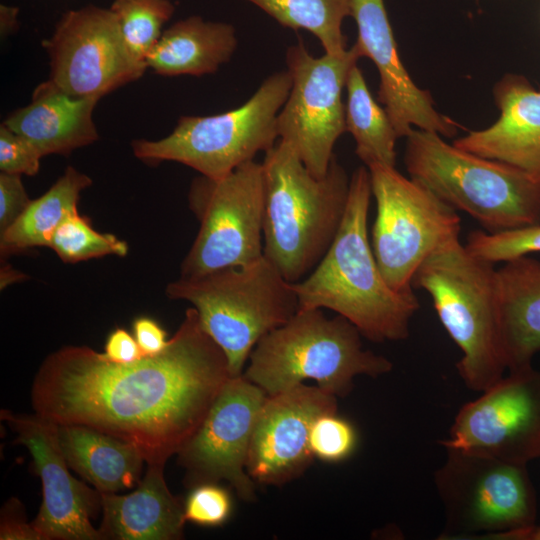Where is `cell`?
Wrapping results in <instances>:
<instances>
[{
	"label": "cell",
	"mask_w": 540,
	"mask_h": 540,
	"mask_svg": "<svg viewBox=\"0 0 540 540\" xmlns=\"http://www.w3.org/2000/svg\"><path fill=\"white\" fill-rule=\"evenodd\" d=\"M360 331L346 318H329L323 309H298L282 326L262 337L252 350L245 378L275 395L311 379L321 389L344 397L356 376L379 377L392 362L363 348Z\"/></svg>",
	"instance_id": "5"
},
{
	"label": "cell",
	"mask_w": 540,
	"mask_h": 540,
	"mask_svg": "<svg viewBox=\"0 0 540 540\" xmlns=\"http://www.w3.org/2000/svg\"><path fill=\"white\" fill-rule=\"evenodd\" d=\"M18 8L14 6L0 5V32L2 37H6L17 28Z\"/></svg>",
	"instance_id": "38"
},
{
	"label": "cell",
	"mask_w": 540,
	"mask_h": 540,
	"mask_svg": "<svg viewBox=\"0 0 540 540\" xmlns=\"http://www.w3.org/2000/svg\"><path fill=\"white\" fill-rule=\"evenodd\" d=\"M350 7L358 30L353 46L360 58H369L377 68L378 100L399 138H406L413 126L442 137L455 136L460 126L436 110L429 91L419 88L402 64L384 0H350Z\"/></svg>",
	"instance_id": "18"
},
{
	"label": "cell",
	"mask_w": 540,
	"mask_h": 540,
	"mask_svg": "<svg viewBox=\"0 0 540 540\" xmlns=\"http://www.w3.org/2000/svg\"><path fill=\"white\" fill-rule=\"evenodd\" d=\"M346 131L354 138L355 153L366 167L396 164L395 144L399 138L386 110L370 93L362 71L355 64L346 81Z\"/></svg>",
	"instance_id": "26"
},
{
	"label": "cell",
	"mask_w": 540,
	"mask_h": 540,
	"mask_svg": "<svg viewBox=\"0 0 540 540\" xmlns=\"http://www.w3.org/2000/svg\"><path fill=\"white\" fill-rule=\"evenodd\" d=\"M109 9L131 54L146 63L175 6L170 0H113Z\"/></svg>",
	"instance_id": "28"
},
{
	"label": "cell",
	"mask_w": 540,
	"mask_h": 540,
	"mask_svg": "<svg viewBox=\"0 0 540 540\" xmlns=\"http://www.w3.org/2000/svg\"><path fill=\"white\" fill-rule=\"evenodd\" d=\"M99 100L70 95L48 79L35 88L30 103L3 124L31 141L43 156L68 155L98 140L93 112Z\"/></svg>",
	"instance_id": "21"
},
{
	"label": "cell",
	"mask_w": 540,
	"mask_h": 540,
	"mask_svg": "<svg viewBox=\"0 0 540 540\" xmlns=\"http://www.w3.org/2000/svg\"><path fill=\"white\" fill-rule=\"evenodd\" d=\"M466 248L476 257L492 264L540 252V224L489 233L484 230L471 231Z\"/></svg>",
	"instance_id": "30"
},
{
	"label": "cell",
	"mask_w": 540,
	"mask_h": 540,
	"mask_svg": "<svg viewBox=\"0 0 540 540\" xmlns=\"http://www.w3.org/2000/svg\"><path fill=\"white\" fill-rule=\"evenodd\" d=\"M29 198L21 176L0 173V232L7 229L27 208Z\"/></svg>",
	"instance_id": "34"
},
{
	"label": "cell",
	"mask_w": 540,
	"mask_h": 540,
	"mask_svg": "<svg viewBox=\"0 0 540 540\" xmlns=\"http://www.w3.org/2000/svg\"><path fill=\"white\" fill-rule=\"evenodd\" d=\"M359 58L354 46L321 57L312 56L301 42L287 49L292 84L277 116L278 136L316 177L327 173L335 143L346 132L342 91Z\"/></svg>",
	"instance_id": "12"
},
{
	"label": "cell",
	"mask_w": 540,
	"mask_h": 540,
	"mask_svg": "<svg viewBox=\"0 0 540 540\" xmlns=\"http://www.w3.org/2000/svg\"><path fill=\"white\" fill-rule=\"evenodd\" d=\"M132 329L133 335L144 355H157L168 345L167 332L151 317L140 316L135 318Z\"/></svg>",
	"instance_id": "36"
},
{
	"label": "cell",
	"mask_w": 540,
	"mask_h": 540,
	"mask_svg": "<svg viewBox=\"0 0 540 540\" xmlns=\"http://www.w3.org/2000/svg\"><path fill=\"white\" fill-rule=\"evenodd\" d=\"M1 540H41L32 522L28 523L23 504L11 497L2 507L0 517Z\"/></svg>",
	"instance_id": "35"
},
{
	"label": "cell",
	"mask_w": 540,
	"mask_h": 540,
	"mask_svg": "<svg viewBox=\"0 0 540 540\" xmlns=\"http://www.w3.org/2000/svg\"><path fill=\"white\" fill-rule=\"evenodd\" d=\"M370 172L376 218L371 246L389 286L413 292L412 279L422 262L448 240L459 237L456 210L394 166L375 164Z\"/></svg>",
	"instance_id": "11"
},
{
	"label": "cell",
	"mask_w": 540,
	"mask_h": 540,
	"mask_svg": "<svg viewBox=\"0 0 540 540\" xmlns=\"http://www.w3.org/2000/svg\"><path fill=\"white\" fill-rule=\"evenodd\" d=\"M499 118L486 129L471 131L453 144L497 160L540 183V91L519 74H505L493 87Z\"/></svg>",
	"instance_id": "19"
},
{
	"label": "cell",
	"mask_w": 540,
	"mask_h": 540,
	"mask_svg": "<svg viewBox=\"0 0 540 540\" xmlns=\"http://www.w3.org/2000/svg\"><path fill=\"white\" fill-rule=\"evenodd\" d=\"M148 469L131 493L101 494L103 540H177L183 537L184 502L165 481L166 460L147 463Z\"/></svg>",
	"instance_id": "20"
},
{
	"label": "cell",
	"mask_w": 540,
	"mask_h": 540,
	"mask_svg": "<svg viewBox=\"0 0 540 540\" xmlns=\"http://www.w3.org/2000/svg\"><path fill=\"white\" fill-rule=\"evenodd\" d=\"M229 377L223 350L191 307L157 355L120 364L88 346L51 353L34 377L31 404L56 424L86 425L135 444L147 463L167 461Z\"/></svg>",
	"instance_id": "1"
},
{
	"label": "cell",
	"mask_w": 540,
	"mask_h": 540,
	"mask_svg": "<svg viewBox=\"0 0 540 540\" xmlns=\"http://www.w3.org/2000/svg\"><path fill=\"white\" fill-rule=\"evenodd\" d=\"M43 46L50 60L48 79L73 96L101 99L147 69L129 51L109 8L67 11Z\"/></svg>",
	"instance_id": "14"
},
{
	"label": "cell",
	"mask_w": 540,
	"mask_h": 540,
	"mask_svg": "<svg viewBox=\"0 0 540 540\" xmlns=\"http://www.w3.org/2000/svg\"><path fill=\"white\" fill-rule=\"evenodd\" d=\"M497 286L507 370L531 366L540 351V261L523 255L504 262Z\"/></svg>",
	"instance_id": "22"
},
{
	"label": "cell",
	"mask_w": 540,
	"mask_h": 540,
	"mask_svg": "<svg viewBox=\"0 0 540 540\" xmlns=\"http://www.w3.org/2000/svg\"><path fill=\"white\" fill-rule=\"evenodd\" d=\"M104 356L115 363H131L145 356L134 335L126 329L116 328L107 337Z\"/></svg>",
	"instance_id": "37"
},
{
	"label": "cell",
	"mask_w": 540,
	"mask_h": 540,
	"mask_svg": "<svg viewBox=\"0 0 540 540\" xmlns=\"http://www.w3.org/2000/svg\"><path fill=\"white\" fill-rule=\"evenodd\" d=\"M412 287L429 294L440 322L459 347L457 370L465 385L482 392L499 381L507 364L494 264L473 255L455 237L422 262Z\"/></svg>",
	"instance_id": "4"
},
{
	"label": "cell",
	"mask_w": 540,
	"mask_h": 540,
	"mask_svg": "<svg viewBox=\"0 0 540 540\" xmlns=\"http://www.w3.org/2000/svg\"><path fill=\"white\" fill-rule=\"evenodd\" d=\"M284 27L311 32L325 53L347 50L342 24L351 16L350 0H246Z\"/></svg>",
	"instance_id": "27"
},
{
	"label": "cell",
	"mask_w": 540,
	"mask_h": 540,
	"mask_svg": "<svg viewBox=\"0 0 540 540\" xmlns=\"http://www.w3.org/2000/svg\"><path fill=\"white\" fill-rule=\"evenodd\" d=\"M291 84L287 70L276 72L243 105L216 115L182 116L162 139L133 140L132 152L147 164L174 161L222 178L278 142L277 116Z\"/></svg>",
	"instance_id": "8"
},
{
	"label": "cell",
	"mask_w": 540,
	"mask_h": 540,
	"mask_svg": "<svg viewBox=\"0 0 540 540\" xmlns=\"http://www.w3.org/2000/svg\"><path fill=\"white\" fill-rule=\"evenodd\" d=\"M43 157L28 139L0 125V171L16 175H36Z\"/></svg>",
	"instance_id": "33"
},
{
	"label": "cell",
	"mask_w": 540,
	"mask_h": 540,
	"mask_svg": "<svg viewBox=\"0 0 540 540\" xmlns=\"http://www.w3.org/2000/svg\"><path fill=\"white\" fill-rule=\"evenodd\" d=\"M231 512L229 492L214 482L194 486L184 502L185 521L200 526H220L228 520Z\"/></svg>",
	"instance_id": "32"
},
{
	"label": "cell",
	"mask_w": 540,
	"mask_h": 540,
	"mask_svg": "<svg viewBox=\"0 0 540 540\" xmlns=\"http://www.w3.org/2000/svg\"><path fill=\"white\" fill-rule=\"evenodd\" d=\"M372 196L366 166L350 176L346 211L329 249L304 279L292 283L299 309H329L349 320L370 341L408 338L419 309L414 294L393 290L383 277L368 237Z\"/></svg>",
	"instance_id": "2"
},
{
	"label": "cell",
	"mask_w": 540,
	"mask_h": 540,
	"mask_svg": "<svg viewBox=\"0 0 540 540\" xmlns=\"http://www.w3.org/2000/svg\"><path fill=\"white\" fill-rule=\"evenodd\" d=\"M357 432L337 412L319 416L309 433V447L314 456L326 462H339L348 458L357 445Z\"/></svg>",
	"instance_id": "31"
},
{
	"label": "cell",
	"mask_w": 540,
	"mask_h": 540,
	"mask_svg": "<svg viewBox=\"0 0 540 540\" xmlns=\"http://www.w3.org/2000/svg\"><path fill=\"white\" fill-rule=\"evenodd\" d=\"M267 393L244 375L223 384L202 422L177 452L185 483L229 482L244 501L256 499L246 470L253 429Z\"/></svg>",
	"instance_id": "15"
},
{
	"label": "cell",
	"mask_w": 540,
	"mask_h": 540,
	"mask_svg": "<svg viewBox=\"0 0 540 540\" xmlns=\"http://www.w3.org/2000/svg\"><path fill=\"white\" fill-rule=\"evenodd\" d=\"M335 395L299 384L268 395L253 429L246 470L255 483L282 485L312 463L309 433L321 415L337 412Z\"/></svg>",
	"instance_id": "17"
},
{
	"label": "cell",
	"mask_w": 540,
	"mask_h": 540,
	"mask_svg": "<svg viewBox=\"0 0 540 540\" xmlns=\"http://www.w3.org/2000/svg\"><path fill=\"white\" fill-rule=\"evenodd\" d=\"M16 434L14 443L31 454L42 483V503L32 525L41 540H103L91 518L101 509V494L74 478L58 441V425L37 413L1 410Z\"/></svg>",
	"instance_id": "16"
},
{
	"label": "cell",
	"mask_w": 540,
	"mask_h": 540,
	"mask_svg": "<svg viewBox=\"0 0 540 540\" xmlns=\"http://www.w3.org/2000/svg\"><path fill=\"white\" fill-rule=\"evenodd\" d=\"M165 292L192 304L204 331L223 350L231 376L242 375L259 340L299 309L292 283L264 255L197 278L179 277Z\"/></svg>",
	"instance_id": "7"
},
{
	"label": "cell",
	"mask_w": 540,
	"mask_h": 540,
	"mask_svg": "<svg viewBox=\"0 0 540 540\" xmlns=\"http://www.w3.org/2000/svg\"><path fill=\"white\" fill-rule=\"evenodd\" d=\"M522 540H540V526L535 525L526 531Z\"/></svg>",
	"instance_id": "39"
},
{
	"label": "cell",
	"mask_w": 540,
	"mask_h": 540,
	"mask_svg": "<svg viewBox=\"0 0 540 540\" xmlns=\"http://www.w3.org/2000/svg\"><path fill=\"white\" fill-rule=\"evenodd\" d=\"M264 202L263 165L254 160L222 178H195L188 203L200 227L181 263L180 278H197L260 259L264 255Z\"/></svg>",
	"instance_id": "10"
},
{
	"label": "cell",
	"mask_w": 540,
	"mask_h": 540,
	"mask_svg": "<svg viewBox=\"0 0 540 540\" xmlns=\"http://www.w3.org/2000/svg\"><path fill=\"white\" fill-rule=\"evenodd\" d=\"M461 407L444 448L527 465L540 458V371H509Z\"/></svg>",
	"instance_id": "13"
},
{
	"label": "cell",
	"mask_w": 540,
	"mask_h": 540,
	"mask_svg": "<svg viewBox=\"0 0 540 540\" xmlns=\"http://www.w3.org/2000/svg\"><path fill=\"white\" fill-rule=\"evenodd\" d=\"M91 184L88 175L68 166L43 195L31 200L24 212L0 232L1 253L50 247L57 228L70 214L78 211L80 194Z\"/></svg>",
	"instance_id": "25"
},
{
	"label": "cell",
	"mask_w": 540,
	"mask_h": 540,
	"mask_svg": "<svg viewBox=\"0 0 540 540\" xmlns=\"http://www.w3.org/2000/svg\"><path fill=\"white\" fill-rule=\"evenodd\" d=\"M263 254L290 283L310 274L342 223L350 177L333 157L323 177L314 176L293 148L278 140L265 152Z\"/></svg>",
	"instance_id": "3"
},
{
	"label": "cell",
	"mask_w": 540,
	"mask_h": 540,
	"mask_svg": "<svg viewBox=\"0 0 540 540\" xmlns=\"http://www.w3.org/2000/svg\"><path fill=\"white\" fill-rule=\"evenodd\" d=\"M445 450L435 473L445 512L440 539L520 540L535 526L536 496L526 465Z\"/></svg>",
	"instance_id": "9"
},
{
	"label": "cell",
	"mask_w": 540,
	"mask_h": 540,
	"mask_svg": "<svg viewBox=\"0 0 540 540\" xmlns=\"http://www.w3.org/2000/svg\"><path fill=\"white\" fill-rule=\"evenodd\" d=\"M50 248L64 263H78L107 255L126 256L128 245L113 234L96 231L78 211L57 228Z\"/></svg>",
	"instance_id": "29"
},
{
	"label": "cell",
	"mask_w": 540,
	"mask_h": 540,
	"mask_svg": "<svg viewBox=\"0 0 540 540\" xmlns=\"http://www.w3.org/2000/svg\"><path fill=\"white\" fill-rule=\"evenodd\" d=\"M237 43L231 24L191 16L163 31L146 65L162 76L212 74L231 59Z\"/></svg>",
	"instance_id": "24"
},
{
	"label": "cell",
	"mask_w": 540,
	"mask_h": 540,
	"mask_svg": "<svg viewBox=\"0 0 540 540\" xmlns=\"http://www.w3.org/2000/svg\"><path fill=\"white\" fill-rule=\"evenodd\" d=\"M68 466L100 493L134 489L145 457L133 443L80 424H57Z\"/></svg>",
	"instance_id": "23"
},
{
	"label": "cell",
	"mask_w": 540,
	"mask_h": 540,
	"mask_svg": "<svg viewBox=\"0 0 540 540\" xmlns=\"http://www.w3.org/2000/svg\"><path fill=\"white\" fill-rule=\"evenodd\" d=\"M409 177L489 233L540 224V183L506 163L447 143L441 135L413 129L406 137Z\"/></svg>",
	"instance_id": "6"
}]
</instances>
